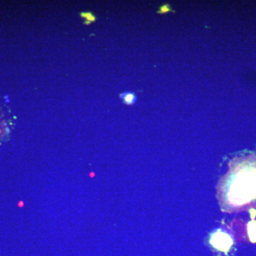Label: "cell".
Segmentation results:
<instances>
[{
  "mask_svg": "<svg viewBox=\"0 0 256 256\" xmlns=\"http://www.w3.org/2000/svg\"><path fill=\"white\" fill-rule=\"evenodd\" d=\"M217 184V199L223 212L256 208V154L235 157Z\"/></svg>",
  "mask_w": 256,
  "mask_h": 256,
  "instance_id": "6da1fadb",
  "label": "cell"
},
{
  "mask_svg": "<svg viewBox=\"0 0 256 256\" xmlns=\"http://www.w3.org/2000/svg\"><path fill=\"white\" fill-rule=\"evenodd\" d=\"M210 243L216 249L227 253L232 246L233 241L228 233L221 231V230H218L211 234Z\"/></svg>",
  "mask_w": 256,
  "mask_h": 256,
  "instance_id": "7a4b0ae2",
  "label": "cell"
},
{
  "mask_svg": "<svg viewBox=\"0 0 256 256\" xmlns=\"http://www.w3.org/2000/svg\"><path fill=\"white\" fill-rule=\"evenodd\" d=\"M120 98L123 100L125 104L128 105H131L134 104L137 101V96L134 93L130 92H125L119 95Z\"/></svg>",
  "mask_w": 256,
  "mask_h": 256,
  "instance_id": "3957f363",
  "label": "cell"
},
{
  "mask_svg": "<svg viewBox=\"0 0 256 256\" xmlns=\"http://www.w3.org/2000/svg\"><path fill=\"white\" fill-rule=\"evenodd\" d=\"M248 233L250 240L252 243H256V221H251L248 224Z\"/></svg>",
  "mask_w": 256,
  "mask_h": 256,
  "instance_id": "277c9868",
  "label": "cell"
},
{
  "mask_svg": "<svg viewBox=\"0 0 256 256\" xmlns=\"http://www.w3.org/2000/svg\"><path fill=\"white\" fill-rule=\"evenodd\" d=\"M80 15L81 17L85 18L86 19V21H85V24H90L91 22L96 21V16L90 12H81Z\"/></svg>",
  "mask_w": 256,
  "mask_h": 256,
  "instance_id": "5b68a950",
  "label": "cell"
},
{
  "mask_svg": "<svg viewBox=\"0 0 256 256\" xmlns=\"http://www.w3.org/2000/svg\"><path fill=\"white\" fill-rule=\"evenodd\" d=\"M171 11H172V10H171V6H170L169 4H166L159 7V10L157 11V13L159 14H164L171 12Z\"/></svg>",
  "mask_w": 256,
  "mask_h": 256,
  "instance_id": "8992f818",
  "label": "cell"
}]
</instances>
